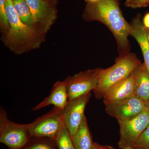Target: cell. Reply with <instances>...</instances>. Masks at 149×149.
<instances>
[{
    "label": "cell",
    "mask_w": 149,
    "mask_h": 149,
    "mask_svg": "<svg viewBox=\"0 0 149 149\" xmlns=\"http://www.w3.org/2000/svg\"><path fill=\"white\" fill-rule=\"evenodd\" d=\"M82 17L87 22H101L111 32L116 41L118 57L130 52L128 40L131 26L124 18L120 0H100L94 4H86Z\"/></svg>",
    "instance_id": "6da1fadb"
},
{
    "label": "cell",
    "mask_w": 149,
    "mask_h": 149,
    "mask_svg": "<svg viewBox=\"0 0 149 149\" xmlns=\"http://www.w3.org/2000/svg\"><path fill=\"white\" fill-rule=\"evenodd\" d=\"M6 7L9 27L2 35L6 47L16 54H22L38 49L45 42V36L23 23L15 9L12 0H6Z\"/></svg>",
    "instance_id": "7a4b0ae2"
},
{
    "label": "cell",
    "mask_w": 149,
    "mask_h": 149,
    "mask_svg": "<svg viewBox=\"0 0 149 149\" xmlns=\"http://www.w3.org/2000/svg\"><path fill=\"white\" fill-rule=\"evenodd\" d=\"M141 62L133 53L121 57H118L115 63L106 69L95 68L98 83L97 87L93 91L96 98H103L105 93L112 85L129 77Z\"/></svg>",
    "instance_id": "3957f363"
},
{
    "label": "cell",
    "mask_w": 149,
    "mask_h": 149,
    "mask_svg": "<svg viewBox=\"0 0 149 149\" xmlns=\"http://www.w3.org/2000/svg\"><path fill=\"white\" fill-rule=\"evenodd\" d=\"M31 137L29 124H20L9 120L3 108L0 111V142L9 149H20Z\"/></svg>",
    "instance_id": "277c9868"
},
{
    "label": "cell",
    "mask_w": 149,
    "mask_h": 149,
    "mask_svg": "<svg viewBox=\"0 0 149 149\" xmlns=\"http://www.w3.org/2000/svg\"><path fill=\"white\" fill-rule=\"evenodd\" d=\"M28 124L31 136L45 137L56 140L65 125L63 110L54 107L46 114Z\"/></svg>",
    "instance_id": "5b68a950"
},
{
    "label": "cell",
    "mask_w": 149,
    "mask_h": 149,
    "mask_svg": "<svg viewBox=\"0 0 149 149\" xmlns=\"http://www.w3.org/2000/svg\"><path fill=\"white\" fill-rule=\"evenodd\" d=\"M30 8L35 28L45 36L57 18V2L50 0H26Z\"/></svg>",
    "instance_id": "8992f818"
},
{
    "label": "cell",
    "mask_w": 149,
    "mask_h": 149,
    "mask_svg": "<svg viewBox=\"0 0 149 149\" xmlns=\"http://www.w3.org/2000/svg\"><path fill=\"white\" fill-rule=\"evenodd\" d=\"M118 121L120 135L118 147L122 149H133L139 137L149 125V108L147 107L143 112L132 119Z\"/></svg>",
    "instance_id": "52a82bcc"
},
{
    "label": "cell",
    "mask_w": 149,
    "mask_h": 149,
    "mask_svg": "<svg viewBox=\"0 0 149 149\" xmlns=\"http://www.w3.org/2000/svg\"><path fill=\"white\" fill-rule=\"evenodd\" d=\"M63 81L66 85L68 100L91 93L97 87L98 80L96 69H89L69 76Z\"/></svg>",
    "instance_id": "ba28073f"
},
{
    "label": "cell",
    "mask_w": 149,
    "mask_h": 149,
    "mask_svg": "<svg viewBox=\"0 0 149 149\" xmlns=\"http://www.w3.org/2000/svg\"><path fill=\"white\" fill-rule=\"evenodd\" d=\"M105 111L118 121L129 120L138 116L147 108L146 102L136 95L105 105Z\"/></svg>",
    "instance_id": "9c48e42d"
},
{
    "label": "cell",
    "mask_w": 149,
    "mask_h": 149,
    "mask_svg": "<svg viewBox=\"0 0 149 149\" xmlns=\"http://www.w3.org/2000/svg\"><path fill=\"white\" fill-rule=\"evenodd\" d=\"M91 93L68 100L63 110L65 125L69 131L71 138L77 131L84 116L86 104L91 98Z\"/></svg>",
    "instance_id": "30bf717a"
},
{
    "label": "cell",
    "mask_w": 149,
    "mask_h": 149,
    "mask_svg": "<svg viewBox=\"0 0 149 149\" xmlns=\"http://www.w3.org/2000/svg\"><path fill=\"white\" fill-rule=\"evenodd\" d=\"M135 95L133 77L130 74L129 77L110 87L105 93L103 98L104 103L106 105Z\"/></svg>",
    "instance_id": "8fae6325"
},
{
    "label": "cell",
    "mask_w": 149,
    "mask_h": 149,
    "mask_svg": "<svg viewBox=\"0 0 149 149\" xmlns=\"http://www.w3.org/2000/svg\"><path fill=\"white\" fill-rule=\"evenodd\" d=\"M130 23L131 26L130 36L136 40L140 46L143 56L144 63L149 72V41L148 31L143 24L141 14H137Z\"/></svg>",
    "instance_id": "7c38bea8"
},
{
    "label": "cell",
    "mask_w": 149,
    "mask_h": 149,
    "mask_svg": "<svg viewBox=\"0 0 149 149\" xmlns=\"http://www.w3.org/2000/svg\"><path fill=\"white\" fill-rule=\"evenodd\" d=\"M131 75L135 95L147 102L149 100V72L145 63H141Z\"/></svg>",
    "instance_id": "4fadbf2b"
},
{
    "label": "cell",
    "mask_w": 149,
    "mask_h": 149,
    "mask_svg": "<svg viewBox=\"0 0 149 149\" xmlns=\"http://www.w3.org/2000/svg\"><path fill=\"white\" fill-rule=\"evenodd\" d=\"M68 102L67 90L64 81H57L54 84L49 95L34 108L36 111L50 105L63 110Z\"/></svg>",
    "instance_id": "5bb4252c"
},
{
    "label": "cell",
    "mask_w": 149,
    "mask_h": 149,
    "mask_svg": "<svg viewBox=\"0 0 149 149\" xmlns=\"http://www.w3.org/2000/svg\"><path fill=\"white\" fill-rule=\"evenodd\" d=\"M75 149H92L94 142L85 116L72 138Z\"/></svg>",
    "instance_id": "9a60e30c"
},
{
    "label": "cell",
    "mask_w": 149,
    "mask_h": 149,
    "mask_svg": "<svg viewBox=\"0 0 149 149\" xmlns=\"http://www.w3.org/2000/svg\"><path fill=\"white\" fill-rule=\"evenodd\" d=\"M12 1L15 9L22 22L27 26L36 30L31 10L27 1L12 0Z\"/></svg>",
    "instance_id": "2e32d148"
},
{
    "label": "cell",
    "mask_w": 149,
    "mask_h": 149,
    "mask_svg": "<svg viewBox=\"0 0 149 149\" xmlns=\"http://www.w3.org/2000/svg\"><path fill=\"white\" fill-rule=\"evenodd\" d=\"M20 149H59L56 140L31 136L27 143Z\"/></svg>",
    "instance_id": "e0dca14e"
},
{
    "label": "cell",
    "mask_w": 149,
    "mask_h": 149,
    "mask_svg": "<svg viewBox=\"0 0 149 149\" xmlns=\"http://www.w3.org/2000/svg\"><path fill=\"white\" fill-rule=\"evenodd\" d=\"M59 149H75L72 138L65 125L56 139Z\"/></svg>",
    "instance_id": "ac0fdd59"
},
{
    "label": "cell",
    "mask_w": 149,
    "mask_h": 149,
    "mask_svg": "<svg viewBox=\"0 0 149 149\" xmlns=\"http://www.w3.org/2000/svg\"><path fill=\"white\" fill-rule=\"evenodd\" d=\"M0 27L2 35L8 31L9 24L6 7V0H0Z\"/></svg>",
    "instance_id": "d6986e66"
},
{
    "label": "cell",
    "mask_w": 149,
    "mask_h": 149,
    "mask_svg": "<svg viewBox=\"0 0 149 149\" xmlns=\"http://www.w3.org/2000/svg\"><path fill=\"white\" fill-rule=\"evenodd\" d=\"M133 149H149V125L139 137Z\"/></svg>",
    "instance_id": "ffe728a7"
},
{
    "label": "cell",
    "mask_w": 149,
    "mask_h": 149,
    "mask_svg": "<svg viewBox=\"0 0 149 149\" xmlns=\"http://www.w3.org/2000/svg\"><path fill=\"white\" fill-rule=\"evenodd\" d=\"M124 6L132 9L146 7L149 6V0H126Z\"/></svg>",
    "instance_id": "44dd1931"
},
{
    "label": "cell",
    "mask_w": 149,
    "mask_h": 149,
    "mask_svg": "<svg viewBox=\"0 0 149 149\" xmlns=\"http://www.w3.org/2000/svg\"><path fill=\"white\" fill-rule=\"evenodd\" d=\"M142 22L145 28L149 30V12L145 14Z\"/></svg>",
    "instance_id": "7402d4cb"
},
{
    "label": "cell",
    "mask_w": 149,
    "mask_h": 149,
    "mask_svg": "<svg viewBox=\"0 0 149 149\" xmlns=\"http://www.w3.org/2000/svg\"><path fill=\"white\" fill-rule=\"evenodd\" d=\"M92 149H104L103 146L97 143L94 142Z\"/></svg>",
    "instance_id": "603a6c76"
},
{
    "label": "cell",
    "mask_w": 149,
    "mask_h": 149,
    "mask_svg": "<svg viewBox=\"0 0 149 149\" xmlns=\"http://www.w3.org/2000/svg\"><path fill=\"white\" fill-rule=\"evenodd\" d=\"M86 4H94L98 2L100 0H85Z\"/></svg>",
    "instance_id": "cb8c5ba5"
},
{
    "label": "cell",
    "mask_w": 149,
    "mask_h": 149,
    "mask_svg": "<svg viewBox=\"0 0 149 149\" xmlns=\"http://www.w3.org/2000/svg\"><path fill=\"white\" fill-rule=\"evenodd\" d=\"M104 149H115L113 147L109 146H102Z\"/></svg>",
    "instance_id": "d4e9b609"
},
{
    "label": "cell",
    "mask_w": 149,
    "mask_h": 149,
    "mask_svg": "<svg viewBox=\"0 0 149 149\" xmlns=\"http://www.w3.org/2000/svg\"><path fill=\"white\" fill-rule=\"evenodd\" d=\"M147 31H148V40L149 41V30H148V29H147Z\"/></svg>",
    "instance_id": "484cf974"
},
{
    "label": "cell",
    "mask_w": 149,
    "mask_h": 149,
    "mask_svg": "<svg viewBox=\"0 0 149 149\" xmlns=\"http://www.w3.org/2000/svg\"><path fill=\"white\" fill-rule=\"evenodd\" d=\"M146 104L147 107H148L149 108V100L148 102H147Z\"/></svg>",
    "instance_id": "4316f807"
},
{
    "label": "cell",
    "mask_w": 149,
    "mask_h": 149,
    "mask_svg": "<svg viewBox=\"0 0 149 149\" xmlns=\"http://www.w3.org/2000/svg\"><path fill=\"white\" fill-rule=\"evenodd\" d=\"M50 1H53L58 3V0H50Z\"/></svg>",
    "instance_id": "83f0119b"
}]
</instances>
